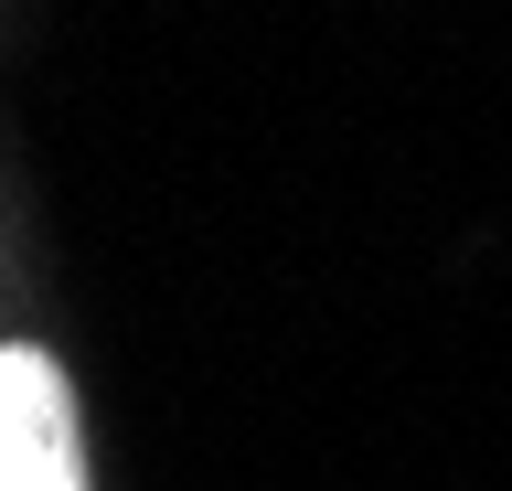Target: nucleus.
Listing matches in <instances>:
<instances>
[{
    "instance_id": "nucleus-1",
    "label": "nucleus",
    "mask_w": 512,
    "mask_h": 491,
    "mask_svg": "<svg viewBox=\"0 0 512 491\" xmlns=\"http://www.w3.org/2000/svg\"><path fill=\"white\" fill-rule=\"evenodd\" d=\"M0 491H86L75 406L43 353H0Z\"/></svg>"
}]
</instances>
